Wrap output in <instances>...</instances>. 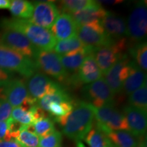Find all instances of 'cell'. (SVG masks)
Masks as SVG:
<instances>
[{
    "mask_svg": "<svg viewBox=\"0 0 147 147\" xmlns=\"http://www.w3.org/2000/svg\"><path fill=\"white\" fill-rule=\"evenodd\" d=\"M94 119V112L91 104L80 102L67 115L54 119L62 127L64 135L77 142L84 140L93 125Z\"/></svg>",
    "mask_w": 147,
    "mask_h": 147,
    "instance_id": "obj_1",
    "label": "cell"
},
{
    "mask_svg": "<svg viewBox=\"0 0 147 147\" xmlns=\"http://www.w3.org/2000/svg\"><path fill=\"white\" fill-rule=\"evenodd\" d=\"M0 26L23 34L38 51H53L57 43L56 38L49 29L34 25L29 20L14 17L3 18Z\"/></svg>",
    "mask_w": 147,
    "mask_h": 147,
    "instance_id": "obj_2",
    "label": "cell"
},
{
    "mask_svg": "<svg viewBox=\"0 0 147 147\" xmlns=\"http://www.w3.org/2000/svg\"><path fill=\"white\" fill-rule=\"evenodd\" d=\"M0 67L9 72H17L29 78L38 70L34 60L0 44Z\"/></svg>",
    "mask_w": 147,
    "mask_h": 147,
    "instance_id": "obj_3",
    "label": "cell"
},
{
    "mask_svg": "<svg viewBox=\"0 0 147 147\" xmlns=\"http://www.w3.org/2000/svg\"><path fill=\"white\" fill-rule=\"evenodd\" d=\"M0 97L8 101L12 108L22 106L29 110L38 104L30 97L26 84L21 79L12 78L0 84Z\"/></svg>",
    "mask_w": 147,
    "mask_h": 147,
    "instance_id": "obj_4",
    "label": "cell"
},
{
    "mask_svg": "<svg viewBox=\"0 0 147 147\" xmlns=\"http://www.w3.org/2000/svg\"><path fill=\"white\" fill-rule=\"evenodd\" d=\"M128 49L127 40L123 38L113 40L111 43L97 48L93 52L99 68L104 75L115 63L121 59Z\"/></svg>",
    "mask_w": 147,
    "mask_h": 147,
    "instance_id": "obj_5",
    "label": "cell"
},
{
    "mask_svg": "<svg viewBox=\"0 0 147 147\" xmlns=\"http://www.w3.org/2000/svg\"><path fill=\"white\" fill-rule=\"evenodd\" d=\"M92 107L96 119L95 123L105 134L109 131H129L125 117L113 105L100 108H95L92 106Z\"/></svg>",
    "mask_w": 147,
    "mask_h": 147,
    "instance_id": "obj_6",
    "label": "cell"
},
{
    "mask_svg": "<svg viewBox=\"0 0 147 147\" xmlns=\"http://www.w3.org/2000/svg\"><path fill=\"white\" fill-rule=\"evenodd\" d=\"M38 69L60 82L68 78V74L62 65L60 55L53 51H38L34 58Z\"/></svg>",
    "mask_w": 147,
    "mask_h": 147,
    "instance_id": "obj_7",
    "label": "cell"
},
{
    "mask_svg": "<svg viewBox=\"0 0 147 147\" xmlns=\"http://www.w3.org/2000/svg\"><path fill=\"white\" fill-rule=\"evenodd\" d=\"M127 37L132 42H143L147 32V7L146 1H138L135 5L127 22Z\"/></svg>",
    "mask_w": 147,
    "mask_h": 147,
    "instance_id": "obj_8",
    "label": "cell"
},
{
    "mask_svg": "<svg viewBox=\"0 0 147 147\" xmlns=\"http://www.w3.org/2000/svg\"><path fill=\"white\" fill-rule=\"evenodd\" d=\"M0 35V44L34 61L38 50L23 34L12 29L3 28Z\"/></svg>",
    "mask_w": 147,
    "mask_h": 147,
    "instance_id": "obj_9",
    "label": "cell"
},
{
    "mask_svg": "<svg viewBox=\"0 0 147 147\" xmlns=\"http://www.w3.org/2000/svg\"><path fill=\"white\" fill-rule=\"evenodd\" d=\"M84 97L95 108L113 105L115 94L108 87L104 77L88 84L82 89Z\"/></svg>",
    "mask_w": 147,
    "mask_h": 147,
    "instance_id": "obj_10",
    "label": "cell"
},
{
    "mask_svg": "<svg viewBox=\"0 0 147 147\" xmlns=\"http://www.w3.org/2000/svg\"><path fill=\"white\" fill-rule=\"evenodd\" d=\"M76 36L84 45L93 49L107 45L113 41L104 31L100 21L78 27Z\"/></svg>",
    "mask_w": 147,
    "mask_h": 147,
    "instance_id": "obj_11",
    "label": "cell"
},
{
    "mask_svg": "<svg viewBox=\"0 0 147 147\" xmlns=\"http://www.w3.org/2000/svg\"><path fill=\"white\" fill-rule=\"evenodd\" d=\"M26 86L30 97L37 102L46 95L63 89L59 84L42 72H36L29 77Z\"/></svg>",
    "mask_w": 147,
    "mask_h": 147,
    "instance_id": "obj_12",
    "label": "cell"
},
{
    "mask_svg": "<svg viewBox=\"0 0 147 147\" xmlns=\"http://www.w3.org/2000/svg\"><path fill=\"white\" fill-rule=\"evenodd\" d=\"M59 10L54 1H37L34 5L31 23L47 29H51L59 15Z\"/></svg>",
    "mask_w": 147,
    "mask_h": 147,
    "instance_id": "obj_13",
    "label": "cell"
},
{
    "mask_svg": "<svg viewBox=\"0 0 147 147\" xmlns=\"http://www.w3.org/2000/svg\"><path fill=\"white\" fill-rule=\"evenodd\" d=\"M129 59L125 55L104 74V80L114 94L122 91L123 83L129 73Z\"/></svg>",
    "mask_w": 147,
    "mask_h": 147,
    "instance_id": "obj_14",
    "label": "cell"
},
{
    "mask_svg": "<svg viewBox=\"0 0 147 147\" xmlns=\"http://www.w3.org/2000/svg\"><path fill=\"white\" fill-rule=\"evenodd\" d=\"M123 114L127 122L129 132L134 137L146 136L147 118L146 113L130 105L123 108Z\"/></svg>",
    "mask_w": 147,
    "mask_h": 147,
    "instance_id": "obj_15",
    "label": "cell"
},
{
    "mask_svg": "<svg viewBox=\"0 0 147 147\" xmlns=\"http://www.w3.org/2000/svg\"><path fill=\"white\" fill-rule=\"evenodd\" d=\"M78 30L76 22L71 14L61 13L51 28V32L58 41L76 36Z\"/></svg>",
    "mask_w": 147,
    "mask_h": 147,
    "instance_id": "obj_16",
    "label": "cell"
},
{
    "mask_svg": "<svg viewBox=\"0 0 147 147\" xmlns=\"http://www.w3.org/2000/svg\"><path fill=\"white\" fill-rule=\"evenodd\" d=\"M100 24L112 39L118 40L127 36V22L117 14L108 11L106 15L100 21Z\"/></svg>",
    "mask_w": 147,
    "mask_h": 147,
    "instance_id": "obj_17",
    "label": "cell"
},
{
    "mask_svg": "<svg viewBox=\"0 0 147 147\" xmlns=\"http://www.w3.org/2000/svg\"><path fill=\"white\" fill-rule=\"evenodd\" d=\"M107 12L108 11L103 8L99 1H95L93 4L74 12L71 15L78 27L93 22L100 21Z\"/></svg>",
    "mask_w": 147,
    "mask_h": 147,
    "instance_id": "obj_18",
    "label": "cell"
},
{
    "mask_svg": "<svg viewBox=\"0 0 147 147\" xmlns=\"http://www.w3.org/2000/svg\"><path fill=\"white\" fill-rule=\"evenodd\" d=\"M75 76L76 79L83 84H90L103 77V74L95 61L93 53L88 55Z\"/></svg>",
    "mask_w": 147,
    "mask_h": 147,
    "instance_id": "obj_19",
    "label": "cell"
},
{
    "mask_svg": "<svg viewBox=\"0 0 147 147\" xmlns=\"http://www.w3.org/2000/svg\"><path fill=\"white\" fill-rule=\"evenodd\" d=\"M129 73L125 80L123 90L126 95H129L146 82V74L134 61H129Z\"/></svg>",
    "mask_w": 147,
    "mask_h": 147,
    "instance_id": "obj_20",
    "label": "cell"
},
{
    "mask_svg": "<svg viewBox=\"0 0 147 147\" xmlns=\"http://www.w3.org/2000/svg\"><path fill=\"white\" fill-rule=\"evenodd\" d=\"M93 51L94 49L89 48L86 50L60 55L61 62L67 71H77L85 58L89 55L93 53Z\"/></svg>",
    "mask_w": 147,
    "mask_h": 147,
    "instance_id": "obj_21",
    "label": "cell"
},
{
    "mask_svg": "<svg viewBox=\"0 0 147 147\" xmlns=\"http://www.w3.org/2000/svg\"><path fill=\"white\" fill-rule=\"evenodd\" d=\"M83 140L85 141L89 147H109L111 144L106 134L94 122Z\"/></svg>",
    "mask_w": 147,
    "mask_h": 147,
    "instance_id": "obj_22",
    "label": "cell"
},
{
    "mask_svg": "<svg viewBox=\"0 0 147 147\" xmlns=\"http://www.w3.org/2000/svg\"><path fill=\"white\" fill-rule=\"evenodd\" d=\"M89 48L90 47L84 45L76 36L73 38H69V39L57 42L53 49H54L55 53L62 55L79 51L86 50Z\"/></svg>",
    "mask_w": 147,
    "mask_h": 147,
    "instance_id": "obj_23",
    "label": "cell"
},
{
    "mask_svg": "<svg viewBox=\"0 0 147 147\" xmlns=\"http://www.w3.org/2000/svg\"><path fill=\"white\" fill-rule=\"evenodd\" d=\"M110 141L117 147H136L138 141L129 131H109L106 134Z\"/></svg>",
    "mask_w": 147,
    "mask_h": 147,
    "instance_id": "obj_24",
    "label": "cell"
},
{
    "mask_svg": "<svg viewBox=\"0 0 147 147\" xmlns=\"http://www.w3.org/2000/svg\"><path fill=\"white\" fill-rule=\"evenodd\" d=\"M9 10L14 18L29 20L34 12V4L26 0H12Z\"/></svg>",
    "mask_w": 147,
    "mask_h": 147,
    "instance_id": "obj_25",
    "label": "cell"
},
{
    "mask_svg": "<svg viewBox=\"0 0 147 147\" xmlns=\"http://www.w3.org/2000/svg\"><path fill=\"white\" fill-rule=\"evenodd\" d=\"M129 53L134 59V61L143 71L147 69V44L141 42L135 44L129 49Z\"/></svg>",
    "mask_w": 147,
    "mask_h": 147,
    "instance_id": "obj_26",
    "label": "cell"
},
{
    "mask_svg": "<svg viewBox=\"0 0 147 147\" xmlns=\"http://www.w3.org/2000/svg\"><path fill=\"white\" fill-rule=\"evenodd\" d=\"M71 97L65 90L61 89L58 91L53 94L46 95L40 100L38 101V106L40 108L48 112L49 108L53 103H61L63 102H71Z\"/></svg>",
    "mask_w": 147,
    "mask_h": 147,
    "instance_id": "obj_27",
    "label": "cell"
},
{
    "mask_svg": "<svg viewBox=\"0 0 147 147\" xmlns=\"http://www.w3.org/2000/svg\"><path fill=\"white\" fill-rule=\"evenodd\" d=\"M129 105L147 111V86L146 82L141 87L129 95Z\"/></svg>",
    "mask_w": 147,
    "mask_h": 147,
    "instance_id": "obj_28",
    "label": "cell"
},
{
    "mask_svg": "<svg viewBox=\"0 0 147 147\" xmlns=\"http://www.w3.org/2000/svg\"><path fill=\"white\" fill-rule=\"evenodd\" d=\"M32 108L29 110L25 109L22 106L13 108L11 114V119L23 126L33 124L35 122V119Z\"/></svg>",
    "mask_w": 147,
    "mask_h": 147,
    "instance_id": "obj_29",
    "label": "cell"
},
{
    "mask_svg": "<svg viewBox=\"0 0 147 147\" xmlns=\"http://www.w3.org/2000/svg\"><path fill=\"white\" fill-rule=\"evenodd\" d=\"M93 0H63L59 1V8L62 13L71 14L87 8L95 3Z\"/></svg>",
    "mask_w": 147,
    "mask_h": 147,
    "instance_id": "obj_30",
    "label": "cell"
},
{
    "mask_svg": "<svg viewBox=\"0 0 147 147\" xmlns=\"http://www.w3.org/2000/svg\"><path fill=\"white\" fill-rule=\"evenodd\" d=\"M32 125L34 127V133L39 138L45 137L56 130L54 123L50 117H46L40 119Z\"/></svg>",
    "mask_w": 147,
    "mask_h": 147,
    "instance_id": "obj_31",
    "label": "cell"
},
{
    "mask_svg": "<svg viewBox=\"0 0 147 147\" xmlns=\"http://www.w3.org/2000/svg\"><path fill=\"white\" fill-rule=\"evenodd\" d=\"M15 140L23 147H40V138L26 129L23 125Z\"/></svg>",
    "mask_w": 147,
    "mask_h": 147,
    "instance_id": "obj_32",
    "label": "cell"
},
{
    "mask_svg": "<svg viewBox=\"0 0 147 147\" xmlns=\"http://www.w3.org/2000/svg\"><path fill=\"white\" fill-rule=\"evenodd\" d=\"M74 105V102H63L61 103H53L49 108L48 113L55 118L63 117L70 113Z\"/></svg>",
    "mask_w": 147,
    "mask_h": 147,
    "instance_id": "obj_33",
    "label": "cell"
},
{
    "mask_svg": "<svg viewBox=\"0 0 147 147\" xmlns=\"http://www.w3.org/2000/svg\"><path fill=\"white\" fill-rule=\"evenodd\" d=\"M61 143L62 134L57 130L40 138V147H61Z\"/></svg>",
    "mask_w": 147,
    "mask_h": 147,
    "instance_id": "obj_34",
    "label": "cell"
},
{
    "mask_svg": "<svg viewBox=\"0 0 147 147\" xmlns=\"http://www.w3.org/2000/svg\"><path fill=\"white\" fill-rule=\"evenodd\" d=\"M12 108L8 101L0 97V121H8L11 118Z\"/></svg>",
    "mask_w": 147,
    "mask_h": 147,
    "instance_id": "obj_35",
    "label": "cell"
},
{
    "mask_svg": "<svg viewBox=\"0 0 147 147\" xmlns=\"http://www.w3.org/2000/svg\"><path fill=\"white\" fill-rule=\"evenodd\" d=\"M10 120L0 121V140H12L10 132Z\"/></svg>",
    "mask_w": 147,
    "mask_h": 147,
    "instance_id": "obj_36",
    "label": "cell"
},
{
    "mask_svg": "<svg viewBox=\"0 0 147 147\" xmlns=\"http://www.w3.org/2000/svg\"><path fill=\"white\" fill-rule=\"evenodd\" d=\"M13 74L12 73L5 71L0 67V84L4 83L12 78Z\"/></svg>",
    "mask_w": 147,
    "mask_h": 147,
    "instance_id": "obj_37",
    "label": "cell"
},
{
    "mask_svg": "<svg viewBox=\"0 0 147 147\" xmlns=\"http://www.w3.org/2000/svg\"><path fill=\"white\" fill-rule=\"evenodd\" d=\"M0 147H23L15 140H0Z\"/></svg>",
    "mask_w": 147,
    "mask_h": 147,
    "instance_id": "obj_38",
    "label": "cell"
},
{
    "mask_svg": "<svg viewBox=\"0 0 147 147\" xmlns=\"http://www.w3.org/2000/svg\"><path fill=\"white\" fill-rule=\"evenodd\" d=\"M10 5V0H0V9H9Z\"/></svg>",
    "mask_w": 147,
    "mask_h": 147,
    "instance_id": "obj_39",
    "label": "cell"
},
{
    "mask_svg": "<svg viewBox=\"0 0 147 147\" xmlns=\"http://www.w3.org/2000/svg\"><path fill=\"white\" fill-rule=\"evenodd\" d=\"M123 1H120V0H115V1H99L100 3H105V4L108 5H115L118 4V3H122Z\"/></svg>",
    "mask_w": 147,
    "mask_h": 147,
    "instance_id": "obj_40",
    "label": "cell"
},
{
    "mask_svg": "<svg viewBox=\"0 0 147 147\" xmlns=\"http://www.w3.org/2000/svg\"><path fill=\"white\" fill-rule=\"evenodd\" d=\"M140 138V142H138L136 147H146V138H144V136L142 138Z\"/></svg>",
    "mask_w": 147,
    "mask_h": 147,
    "instance_id": "obj_41",
    "label": "cell"
},
{
    "mask_svg": "<svg viewBox=\"0 0 147 147\" xmlns=\"http://www.w3.org/2000/svg\"><path fill=\"white\" fill-rule=\"evenodd\" d=\"M76 147H86L81 142H77Z\"/></svg>",
    "mask_w": 147,
    "mask_h": 147,
    "instance_id": "obj_42",
    "label": "cell"
},
{
    "mask_svg": "<svg viewBox=\"0 0 147 147\" xmlns=\"http://www.w3.org/2000/svg\"><path fill=\"white\" fill-rule=\"evenodd\" d=\"M109 147H117V146H115V144H113V143L111 142V144H110V146H109Z\"/></svg>",
    "mask_w": 147,
    "mask_h": 147,
    "instance_id": "obj_43",
    "label": "cell"
}]
</instances>
